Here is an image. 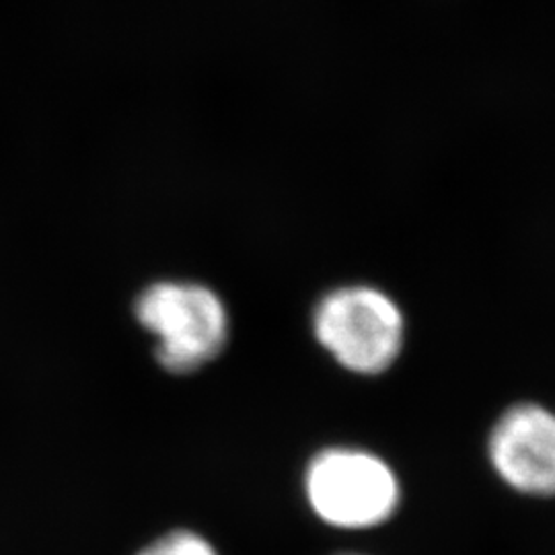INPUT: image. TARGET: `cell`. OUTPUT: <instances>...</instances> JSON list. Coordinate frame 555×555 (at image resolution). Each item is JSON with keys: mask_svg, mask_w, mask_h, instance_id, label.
I'll return each instance as SVG.
<instances>
[{"mask_svg": "<svg viewBox=\"0 0 555 555\" xmlns=\"http://www.w3.org/2000/svg\"><path fill=\"white\" fill-rule=\"evenodd\" d=\"M488 459L496 476L518 494L555 496V412L516 403L490 430Z\"/></svg>", "mask_w": 555, "mask_h": 555, "instance_id": "cell-4", "label": "cell"}, {"mask_svg": "<svg viewBox=\"0 0 555 555\" xmlns=\"http://www.w3.org/2000/svg\"><path fill=\"white\" fill-rule=\"evenodd\" d=\"M305 496L325 525L364 531L396 515L401 483L383 456L357 447H330L309 461Z\"/></svg>", "mask_w": 555, "mask_h": 555, "instance_id": "cell-2", "label": "cell"}, {"mask_svg": "<svg viewBox=\"0 0 555 555\" xmlns=\"http://www.w3.org/2000/svg\"><path fill=\"white\" fill-rule=\"evenodd\" d=\"M140 555H219V552L192 531H176L160 537Z\"/></svg>", "mask_w": 555, "mask_h": 555, "instance_id": "cell-5", "label": "cell"}, {"mask_svg": "<svg viewBox=\"0 0 555 555\" xmlns=\"http://www.w3.org/2000/svg\"><path fill=\"white\" fill-rule=\"evenodd\" d=\"M140 325L157 337V360L169 373H192L219 354L229 315L219 295L202 284L157 282L134 307Z\"/></svg>", "mask_w": 555, "mask_h": 555, "instance_id": "cell-3", "label": "cell"}, {"mask_svg": "<svg viewBox=\"0 0 555 555\" xmlns=\"http://www.w3.org/2000/svg\"><path fill=\"white\" fill-rule=\"evenodd\" d=\"M319 346L348 373H387L403 352L405 318L393 298L375 286H339L313 311Z\"/></svg>", "mask_w": 555, "mask_h": 555, "instance_id": "cell-1", "label": "cell"}, {"mask_svg": "<svg viewBox=\"0 0 555 555\" xmlns=\"http://www.w3.org/2000/svg\"><path fill=\"white\" fill-rule=\"evenodd\" d=\"M350 555H357V554H350Z\"/></svg>", "mask_w": 555, "mask_h": 555, "instance_id": "cell-6", "label": "cell"}]
</instances>
